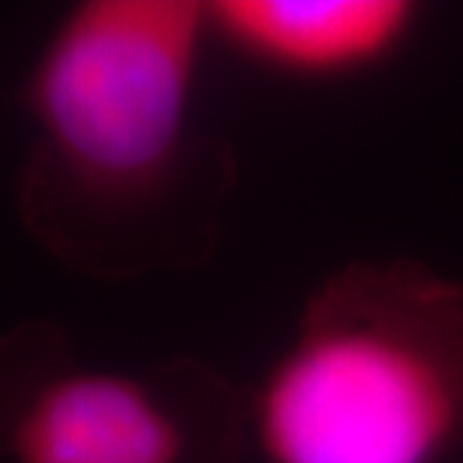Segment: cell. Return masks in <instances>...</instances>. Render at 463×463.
<instances>
[{
	"instance_id": "2",
	"label": "cell",
	"mask_w": 463,
	"mask_h": 463,
	"mask_svg": "<svg viewBox=\"0 0 463 463\" xmlns=\"http://www.w3.org/2000/svg\"><path fill=\"white\" fill-rule=\"evenodd\" d=\"M247 415L262 463H463V280L410 256L326 274Z\"/></svg>"
},
{
	"instance_id": "3",
	"label": "cell",
	"mask_w": 463,
	"mask_h": 463,
	"mask_svg": "<svg viewBox=\"0 0 463 463\" xmlns=\"http://www.w3.org/2000/svg\"><path fill=\"white\" fill-rule=\"evenodd\" d=\"M0 439L9 463H241L247 388L193 355L90 364L33 319L0 344Z\"/></svg>"
},
{
	"instance_id": "1",
	"label": "cell",
	"mask_w": 463,
	"mask_h": 463,
	"mask_svg": "<svg viewBox=\"0 0 463 463\" xmlns=\"http://www.w3.org/2000/svg\"><path fill=\"white\" fill-rule=\"evenodd\" d=\"M208 43L205 0H81L45 36L15 217L67 271L124 283L214 256L238 163L196 109Z\"/></svg>"
},
{
	"instance_id": "4",
	"label": "cell",
	"mask_w": 463,
	"mask_h": 463,
	"mask_svg": "<svg viewBox=\"0 0 463 463\" xmlns=\"http://www.w3.org/2000/svg\"><path fill=\"white\" fill-rule=\"evenodd\" d=\"M211 43L292 81L367 76L406 49L412 0H205Z\"/></svg>"
}]
</instances>
